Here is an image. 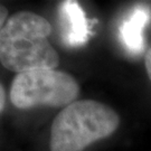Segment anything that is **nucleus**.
<instances>
[{
	"label": "nucleus",
	"instance_id": "nucleus-1",
	"mask_svg": "<svg viewBox=\"0 0 151 151\" xmlns=\"http://www.w3.org/2000/svg\"><path fill=\"white\" fill-rule=\"evenodd\" d=\"M50 22L30 11L14 14L0 29V63L22 74L39 68L56 70L60 56L50 45Z\"/></svg>",
	"mask_w": 151,
	"mask_h": 151
},
{
	"label": "nucleus",
	"instance_id": "nucleus-2",
	"mask_svg": "<svg viewBox=\"0 0 151 151\" xmlns=\"http://www.w3.org/2000/svg\"><path fill=\"white\" fill-rule=\"evenodd\" d=\"M120 116L109 105L94 100H80L64 108L50 127V151H83L113 134Z\"/></svg>",
	"mask_w": 151,
	"mask_h": 151
},
{
	"label": "nucleus",
	"instance_id": "nucleus-3",
	"mask_svg": "<svg viewBox=\"0 0 151 151\" xmlns=\"http://www.w3.org/2000/svg\"><path fill=\"white\" fill-rule=\"evenodd\" d=\"M80 85L73 76L58 70L39 68L17 74L10 88L11 103L18 109L66 108L76 101Z\"/></svg>",
	"mask_w": 151,
	"mask_h": 151
},
{
	"label": "nucleus",
	"instance_id": "nucleus-4",
	"mask_svg": "<svg viewBox=\"0 0 151 151\" xmlns=\"http://www.w3.org/2000/svg\"><path fill=\"white\" fill-rule=\"evenodd\" d=\"M58 20L63 43L70 48L84 46L90 36V24L77 1L66 0L58 6Z\"/></svg>",
	"mask_w": 151,
	"mask_h": 151
},
{
	"label": "nucleus",
	"instance_id": "nucleus-5",
	"mask_svg": "<svg viewBox=\"0 0 151 151\" xmlns=\"http://www.w3.org/2000/svg\"><path fill=\"white\" fill-rule=\"evenodd\" d=\"M150 10L146 5L134 6L120 26V38L125 48L133 54L143 50V30L150 19Z\"/></svg>",
	"mask_w": 151,
	"mask_h": 151
},
{
	"label": "nucleus",
	"instance_id": "nucleus-6",
	"mask_svg": "<svg viewBox=\"0 0 151 151\" xmlns=\"http://www.w3.org/2000/svg\"><path fill=\"white\" fill-rule=\"evenodd\" d=\"M8 19H9L8 18V9L4 5H1L0 6V26H1V28L5 26V24Z\"/></svg>",
	"mask_w": 151,
	"mask_h": 151
},
{
	"label": "nucleus",
	"instance_id": "nucleus-7",
	"mask_svg": "<svg viewBox=\"0 0 151 151\" xmlns=\"http://www.w3.org/2000/svg\"><path fill=\"white\" fill-rule=\"evenodd\" d=\"M145 64H146V70L147 74H148V77L151 81V47L147 52L146 58H145Z\"/></svg>",
	"mask_w": 151,
	"mask_h": 151
},
{
	"label": "nucleus",
	"instance_id": "nucleus-8",
	"mask_svg": "<svg viewBox=\"0 0 151 151\" xmlns=\"http://www.w3.org/2000/svg\"><path fill=\"white\" fill-rule=\"evenodd\" d=\"M5 104H6V93H5V88L2 85H0V111L2 112L4 109H5Z\"/></svg>",
	"mask_w": 151,
	"mask_h": 151
}]
</instances>
